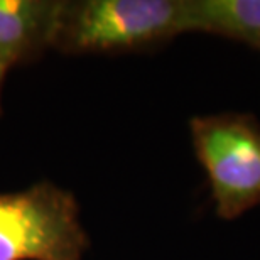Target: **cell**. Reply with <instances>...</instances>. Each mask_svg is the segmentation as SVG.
<instances>
[{
	"instance_id": "obj_4",
	"label": "cell",
	"mask_w": 260,
	"mask_h": 260,
	"mask_svg": "<svg viewBox=\"0 0 260 260\" xmlns=\"http://www.w3.org/2000/svg\"><path fill=\"white\" fill-rule=\"evenodd\" d=\"M63 0H0V48L14 64L54 48Z\"/></svg>"
},
{
	"instance_id": "obj_7",
	"label": "cell",
	"mask_w": 260,
	"mask_h": 260,
	"mask_svg": "<svg viewBox=\"0 0 260 260\" xmlns=\"http://www.w3.org/2000/svg\"><path fill=\"white\" fill-rule=\"evenodd\" d=\"M258 51H260V46H258Z\"/></svg>"
},
{
	"instance_id": "obj_1",
	"label": "cell",
	"mask_w": 260,
	"mask_h": 260,
	"mask_svg": "<svg viewBox=\"0 0 260 260\" xmlns=\"http://www.w3.org/2000/svg\"><path fill=\"white\" fill-rule=\"evenodd\" d=\"M188 34L184 0H63L54 48L110 54L155 48Z\"/></svg>"
},
{
	"instance_id": "obj_3",
	"label": "cell",
	"mask_w": 260,
	"mask_h": 260,
	"mask_svg": "<svg viewBox=\"0 0 260 260\" xmlns=\"http://www.w3.org/2000/svg\"><path fill=\"white\" fill-rule=\"evenodd\" d=\"M216 215L235 220L260 205V123L248 113H216L189 122Z\"/></svg>"
},
{
	"instance_id": "obj_6",
	"label": "cell",
	"mask_w": 260,
	"mask_h": 260,
	"mask_svg": "<svg viewBox=\"0 0 260 260\" xmlns=\"http://www.w3.org/2000/svg\"><path fill=\"white\" fill-rule=\"evenodd\" d=\"M14 64V61L10 59V56L5 53V51L0 48V112H2V88H4V81H5V76H7L9 70Z\"/></svg>"
},
{
	"instance_id": "obj_2",
	"label": "cell",
	"mask_w": 260,
	"mask_h": 260,
	"mask_svg": "<svg viewBox=\"0 0 260 260\" xmlns=\"http://www.w3.org/2000/svg\"><path fill=\"white\" fill-rule=\"evenodd\" d=\"M90 237L75 194L49 181L0 193V260H85Z\"/></svg>"
},
{
	"instance_id": "obj_5",
	"label": "cell",
	"mask_w": 260,
	"mask_h": 260,
	"mask_svg": "<svg viewBox=\"0 0 260 260\" xmlns=\"http://www.w3.org/2000/svg\"><path fill=\"white\" fill-rule=\"evenodd\" d=\"M188 32L260 46V0H184Z\"/></svg>"
}]
</instances>
